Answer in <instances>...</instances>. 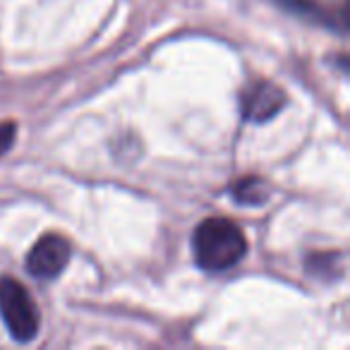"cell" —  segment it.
I'll return each instance as SVG.
<instances>
[{
    "instance_id": "cell-1",
    "label": "cell",
    "mask_w": 350,
    "mask_h": 350,
    "mask_svg": "<svg viewBox=\"0 0 350 350\" xmlns=\"http://www.w3.org/2000/svg\"><path fill=\"white\" fill-rule=\"evenodd\" d=\"M192 250H195V262L204 271H226L243 259L247 240L233 221L206 219L197 226Z\"/></svg>"
},
{
    "instance_id": "cell-2",
    "label": "cell",
    "mask_w": 350,
    "mask_h": 350,
    "mask_svg": "<svg viewBox=\"0 0 350 350\" xmlns=\"http://www.w3.org/2000/svg\"><path fill=\"white\" fill-rule=\"evenodd\" d=\"M0 317L15 340H31L39 331V310L34 297L17 278H0Z\"/></svg>"
},
{
    "instance_id": "cell-3",
    "label": "cell",
    "mask_w": 350,
    "mask_h": 350,
    "mask_svg": "<svg viewBox=\"0 0 350 350\" xmlns=\"http://www.w3.org/2000/svg\"><path fill=\"white\" fill-rule=\"evenodd\" d=\"M70 262V243L63 235H44L31 247L27 269L34 278H55Z\"/></svg>"
},
{
    "instance_id": "cell-4",
    "label": "cell",
    "mask_w": 350,
    "mask_h": 350,
    "mask_svg": "<svg viewBox=\"0 0 350 350\" xmlns=\"http://www.w3.org/2000/svg\"><path fill=\"white\" fill-rule=\"evenodd\" d=\"M286 106V94L273 82H254L243 94V116L250 122L271 120Z\"/></svg>"
},
{
    "instance_id": "cell-5",
    "label": "cell",
    "mask_w": 350,
    "mask_h": 350,
    "mask_svg": "<svg viewBox=\"0 0 350 350\" xmlns=\"http://www.w3.org/2000/svg\"><path fill=\"white\" fill-rule=\"evenodd\" d=\"M267 185L259 178H245L233 187V200H238L240 204H262L267 202Z\"/></svg>"
},
{
    "instance_id": "cell-6",
    "label": "cell",
    "mask_w": 350,
    "mask_h": 350,
    "mask_svg": "<svg viewBox=\"0 0 350 350\" xmlns=\"http://www.w3.org/2000/svg\"><path fill=\"white\" fill-rule=\"evenodd\" d=\"M15 132H17L15 122H3V125H0V156L5 154V151L12 146V142H15Z\"/></svg>"
}]
</instances>
